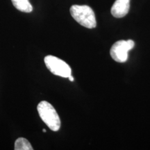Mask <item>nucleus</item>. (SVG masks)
Instances as JSON below:
<instances>
[{"mask_svg": "<svg viewBox=\"0 0 150 150\" xmlns=\"http://www.w3.org/2000/svg\"><path fill=\"white\" fill-rule=\"evenodd\" d=\"M73 18L83 27L93 29L97 26L96 18L93 9L86 5H73L70 8Z\"/></svg>", "mask_w": 150, "mask_h": 150, "instance_id": "obj_1", "label": "nucleus"}, {"mask_svg": "<svg viewBox=\"0 0 150 150\" xmlns=\"http://www.w3.org/2000/svg\"><path fill=\"white\" fill-rule=\"evenodd\" d=\"M41 120L53 131H58L61 128V119L54 106L46 101H42L37 106Z\"/></svg>", "mask_w": 150, "mask_h": 150, "instance_id": "obj_2", "label": "nucleus"}, {"mask_svg": "<svg viewBox=\"0 0 150 150\" xmlns=\"http://www.w3.org/2000/svg\"><path fill=\"white\" fill-rule=\"evenodd\" d=\"M44 61L48 70L54 75L68 78L72 74V69L70 65L56 56H47L45 58Z\"/></svg>", "mask_w": 150, "mask_h": 150, "instance_id": "obj_3", "label": "nucleus"}, {"mask_svg": "<svg viewBox=\"0 0 150 150\" xmlns=\"http://www.w3.org/2000/svg\"><path fill=\"white\" fill-rule=\"evenodd\" d=\"M135 46L132 40H119L112 45L110 54L112 59L117 63H125L128 59V53Z\"/></svg>", "mask_w": 150, "mask_h": 150, "instance_id": "obj_4", "label": "nucleus"}, {"mask_svg": "<svg viewBox=\"0 0 150 150\" xmlns=\"http://www.w3.org/2000/svg\"><path fill=\"white\" fill-rule=\"evenodd\" d=\"M130 0H116L111 7V14L116 18L125 17L129 13Z\"/></svg>", "mask_w": 150, "mask_h": 150, "instance_id": "obj_5", "label": "nucleus"}, {"mask_svg": "<svg viewBox=\"0 0 150 150\" xmlns=\"http://www.w3.org/2000/svg\"><path fill=\"white\" fill-rule=\"evenodd\" d=\"M15 8L24 13H31L33 6L29 0H11Z\"/></svg>", "mask_w": 150, "mask_h": 150, "instance_id": "obj_6", "label": "nucleus"}, {"mask_svg": "<svg viewBox=\"0 0 150 150\" xmlns=\"http://www.w3.org/2000/svg\"><path fill=\"white\" fill-rule=\"evenodd\" d=\"M15 150H33V148L31 146L29 140L24 138H18L15 142Z\"/></svg>", "mask_w": 150, "mask_h": 150, "instance_id": "obj_7", "label": "nucleus"}, {"mask_svg": "<svg viewBox=\"0 0 150 150\" xmlns=\"http://www.w3.org/2000/svg\"><path fill=\"white\" fill-rule=\"evenodd\" d=\"M68 79H70V81H74V78H73V76H72V74H71L70 76H69Z\"/></svg>", "mask_w": 150, "mask_h": 150, "instance_id": "obj_8", "label": "nucleus"}, {"mask_svg": "<svg viewBox=\"0 0 150 150\" xmlns=\"http://www.w3.org/2000/svg\"><path fill=\"white\" fill-rule=\"evenodd\" d=\"M42 132H44V133H46V130L45 129H42Z\"/></svg>", "mask_w": 150, "mask_h": 150, "instance_id": "obj_9", "label": "nucleus"}]
</instances>
